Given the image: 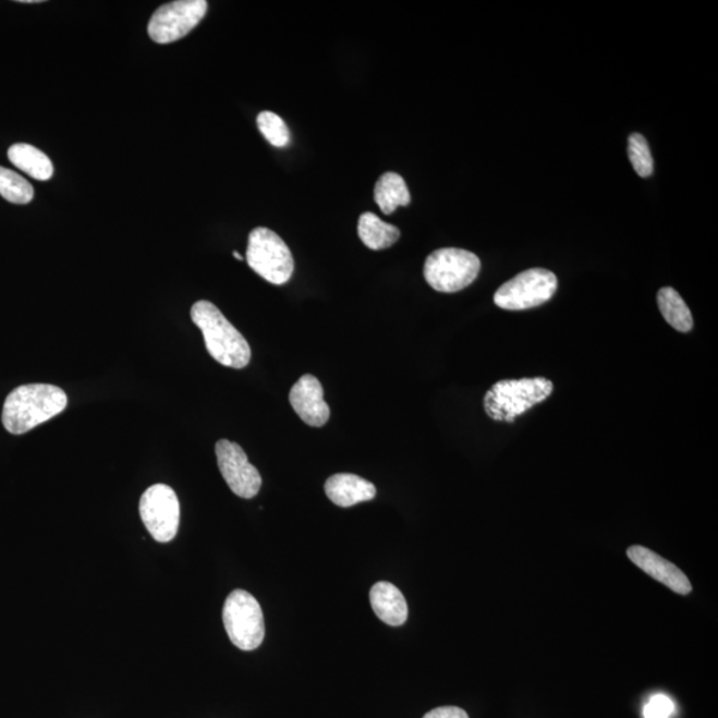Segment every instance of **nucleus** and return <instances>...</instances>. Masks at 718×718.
Masks as SVG:
<instances>
[{
    "label": "nucleus",
    "mask_w": 718,
    "mask_h": 718,
    "mask_svg": "<svg viewBox=\"0 0 718 718\" xmlns=\"http://www.w3.org/2000/svg\"><path fill=\"white\" fill-rule=\"evenodd\" d=\"M289 402L300 418L312 427H323L330 418V407L324 400L323 385L311 374H305L293 386Z\"/></svg>",
    "instance_id": "nucleus-12"
},
{
    "label": "nucleus",
    "mask_w": 718,
    "mask_h": 718,
    "mask_svg": "<svg viewBox=\"0 0 718 718\" xmlns=\"http://www.w3.org/2000/svg\"><path fill=\"white\" fill-rule=\"evenodd\" d=\"M373 611L385 624L400 626L406 623L409 607L403 594L394 584L379 582L370 591Z\"/></svg>",
    "instance_id": "nucleus-14"
},
{
    "label": "nucleus",
    "mask_w": 718,
    "mask_h": 718,
    "mask_svg": "<svg viewBox=\"0 0 718 718\" xmlns=\"http://www.w3.org/2000/svg\"><path fill=\"white\" fill-rule=\"evenodd\" d=\"M325 492L338 507H353L376 498L377 488L372 482L354 474H336L325 483Z\"/></svg>",
    "instance_id": "nucleus-13"
},
{
    "label": "nucleus",
    "mask_w": 718,
    "mask_h": 718,
    "mask_svg": "<svg viewBox=\"0 0 718 718\" xmlns=\"http://www.w3.org/2000/svg\"><path fill=\"white\" fill-rule=\"evenodd\" d=\"M233 256L240 259V261H243L244 257L240 255L238 252H233Z\"/></svg>",
    "instance_id": "nucleus-24"
},
{
    "label": "nucleus",
    "mask_w": 718,
    "mask_h": 718,
    "mask_svg": "<svg viewBox=\"0 0 718 718\" xmlns=\"http://www.w3.org/2000/svg\"><path fill=\"white\" fill-rule=\"evenodd\" d=\"M374 200L385 215H391L398 207H407L412 202V196H410L406 181L400 174L386 172L379 178L376 188H374Z\"/></svg>",
    "instance_id": "nucleus-15"
},
{
    "label": "nucleus",
    "mask_w": 718,
    "mask_h": 718,
    "mask_svg": "<svg viewBox=\"0 0 718 718\" xmlns=\"http://www.w3.org/2000/svg\"><path fill=\"white\" fill-rule=\"evenodd\" d=\"M193 324L202 330L208 353L219 364L232 369L250 365L252 350L244 336L228 321L219 307L209 301H197L191 309Z\"/></svg>",
    "instance_id": "nucleus-2"
},
{
    "label": "nucleus",
    "mask_w": 718,
    "mask_h": 718,
    "mask_svg": "<svg viewBox=\"0 0 718 718\" xmlns=\"http://www.w3.org/2000/svg\"><path fill=\"white\" fill-rule=\"evenodd\" d=\"M257 126L263 136L277 148L287 147L291 142V132L279 114L264 111L257 117Z\"/></svg>",
    "instance_id": "nucleus-20"
},
{
    "label": "nucleus",
    "mask_w": 718,
    "mask_h": 718,
    "mask_svg": "<svg viewBox=\"0 0 718 718\" xmlns=\"http://www.w3.org/2000/svg\"><path fill=\"white\" fill-rule=\"evenodd\" d=\"M0 196L12 204L24 205L32 203L34 188L21 174L0 167Z\"/></svg>",
    "instance_id": "nucleus-19"
},
{
    "label": "nucleus",
    "mask_w": 718,
    "mask_h": 718,
    "mask_svg": "<svg viewBox=\"0 0 718 718\" xmlns=\"http://www.w3.org/2000/svg\"><path fill=\"white\" fill-rule=\"evenodd\" d=\"M207 11L205 0H177L162 4L148 23L149 38L159 45L173 44L188 35Z\"/></svg>",
    "instance_id": "nucleus-8"
},
{
    "label": "nucleus",
    "mask_w": 718,
    "mask_h": 718,
    "mask_svg": "<svg viewBox=\"0 0 718 718\" xmlns=\"http://www.w3.org/2000/svg\"><path fill=\"white\" fill-rule=\"evenodd\" d=\"M9 160L21 171L33 179L46 181L53 174V166L50 158L40 149L29 144H14L9 149Z\"/></svg>",
    "instance_id": "nucleus-17"
},
{
    "label": "nucleus",
    "mask_w": 718,
    "mask_h": 718,
    "mask_svg": "<svg viewBox=\"0 0 718 718\" xmlns=\"http://www.w3.org/2000/svg\"><path fill=\"white\" fill-rule=\"evenodd\" d=\"M229 640L243 650H255L263 644L265 623L261 606L244 589L229 594L222 609Z\"/></svg>",
    "instance_id": "nucleus-6"
},
{
    "label": "nucleus",
    "mask_w": 718,
    "mask_h": 718,
    "mask_svg": "<svg viewBox=\"0 0 718 718\" xmlns=\"http://www.w3.org/2000/svg\"><path fill=\"white\" fill-rule=\"evenodd\" d=\"M69 398L58 386L23 385L5 398L2 424L10 434L22 436L68 407Z\"/></svg>",
    "instance_id": "nucleus-1"
},
{
    "label": "nucleus",
    "mask_w": 718,
    "mask_h": 718,
    "mask_svg": "<svg viewBox=\"0 0 718 718\" xmlns=\"http://www.w3.org/2000/svg\"><path fill=\"white\" fill-rule=\"evenodd\" d=\"M216 457L229 488L240 498H255L263 479L258 470L247 460L243 448L231 440L221 439L216 443Z\"/></svg>",
    "instance_id": "nucleus-10"
},
{
    "label": "nucleus",
    "mask_w": 718,
    "mask_h": 718,
    "mask_svg": "<svg viewBox=\"0 0 718 718\" xmlns=\"http://www.w3.org/2000/svg\"><path fill=\"white\" fill-rule=\"evenodd\" d=\"M424 718H470L466 711L458 707H440L433 709Z\"/></svg>",
    "instance_id": "nucleus-23"
},
{
    "label": "nucleus",
    "mask_w": 718,
    "mask_h": 718,
    "mask_svg": "<svg viewBox=\"0 0 718 718\" xmlns=\"http://www.w3.org/2000/svg\"><path fill=\"white\" fill-rule=\"evenodd\" d=\"M480 271V259L474 253L443 247L426 258L424 275L434 291L457 293L476 280Z\"/></svg>",
    "instance_id": "nucleus-4"
},
{
    "label": "nucleus",
    "mask_w": 718,
    "mask_h": 718,
    "mask_svg": "<svg viewBox=\"0 0 718 718\" xmlns=\"http://www.w3.org/2000/svg\"><path fill=\"white\" fill-rule=\"evenodd\" d=\"M626 557L640 570H643L647 575L654 577L655 581L672 589L673 593L683 596L692 593V584L685 573L678 565H674L672 561L664 559L659 553L649 550V548L632 546L626 550Z\"/></svg>",
    "instance_id": "nucleus-11"
},
{
    "label": "nucleus",
    "mask_w": 718,
    "mask_h": 718,
    "mask_svg": "<svg viewBox=\"0 0 718 718\" xmlns=\"http://www.w3.org/2000/svg\"><path fill=\"white\" fill-rule=\"evenodd\" d=\"M629 156L633 168L640 178L647 179L654 173V158L649 144L640 134H632L629 141Z\"/></svg>",
    "instance_id": "nucleus-21"
},
{
    "label": "nucleus",
    "mask_w": 718,
    "mask_h": 718,
    "mask_svg": "<svg viewBox=\"0 0 718 718\" xmlns=\"http://www.w3.org/2000/svg\"><path fill=\"white\" fill-rule=\"evenodd\" d=\"M358 236L372 251H384L393 246L401 238L400 229L379 219L377 215L365 212L360 216Z\"/></svg>",
    "instance_id": "nucleus-16"
},
{
    "label": "nucleus",
    "mask_w": 718,
    "mask_h": 718,
    "mask_svg": "<svg viewBox=\"0 0 718 718\" xmlns=\"http://www.w3.org/2000/svg\"><path fill=\"white\" fill-rule=\"evenodd\" d=\"M552 391L553 384L547 378L504 379L487 391L485 410L491 419L512 424L516 416L545 402Z\"/></svg>",
    "instance_id": "nucleus-3"
},
{
    "label": "nucleus",
    "mask_w": 718,
    "mask_h": 718,
    "mask_svg": "<svg viewBox=\"0 0 718 718\" xmlns=\"http://www.w3.org/2000/svg\"><path fill=\"white\" fill-rule=\"evenodd\" d=\"M657 304H659L662 317L673 329L681 331V333H687L693 329V317L690 307L673 288H662L657 293Z\"/></svg>",
    "instance_id": "nucleus-18"
},
{
    "label": "nucleus",
    "mask_w": 718,
    "mask_h": 718,
    "mask_svg": "<svg viewBox=\"0 0 718 718\" xmlns=\"http://www.w3.org/2000/svg\"><path fill=\"white\" fill-rule=\"evenodd\" d=\"M558 291V277L547 269H528L507 281L494 295L506 311H527L548 303Z\"/></svg>",
    "instance_id": "nucleus-7"
},
{
    "label": "nucleus",
    "mask_w": 718,
    "mask_h": 718,
    "mask_svg": "<svg viewBox=\"0 0 718 718\" xmlns=\"http://www.w3.org/2000/svg\"><path fill=\"white\" fill-rule=\"evenodd\" d=\"M246 261L250 267L273 285H283L293 276L291 250L279 234L268 228H256L250 234Z\"/></svg>",
    "instance_id": "nucleus-5"
},
{
    "label": "nucleus",
    "mask_w": 718,
    "mask_h": 718,
    "mask_svg": "<svg viewBox=\"0 0 718 718\" xmlns=\"http://www.w3.org/2000/svg\"><path fill=\"white\" fill-rule=\"evenodd\" d=\"M674 710V705L671 698L662 693H657L649 698L645 704L644 717L645 718H671Z\"/></svg>",
    "instance_id": "nucleus-22"
},
{
    "label": "nucleus",
    "mask_w": 718,
    "mask_h": 718,
    "mask_svg": "<svg viewBox=\"0 0 718 718\" xmlns=\"http://www.w3.org/2000/svg\"><path fill=\"white\" fill-rule=\"evenodd\" d=\"M142 521L156 541L168 543L178 535L180 503L177 492L167 485L150 486L142 495Z\"/></svg>",
    "instance_id": "nucleus-9"
}]
</instances>
